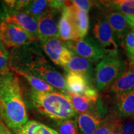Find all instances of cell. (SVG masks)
<instances>
[{
    "label": "cell",
    "instance_id": "obj_1",
    "mask_svg": "<svg viewBox=\"0 0 134 134\" xmlns=\"http://www.w3.org/2000/svg\"><path fill=\"white\" fill-rule=\"evenodd\" d=\"M10 71L22 72L43 80L53 88L66 91L65 78L49 63L36 45L15 48L9 54Z\"/></svg>",
    "mask_w": 134,
    "mask_h": 134
},
{
    "label": "cell",
    "instance_id": "obj_2",
    "mask_svg": "<svg viewBox=\"0 0 134 134\" xmlns=\"http://www.w3.org/2000/svg\"><path fill=\"white\" fill-rule=\"evenodd\" d=\"M0 117L13 131L28 122L19 81L12 73L4 76L0 87Z\"/></svg>",
    "mask_w": 134,
    "mask_h": 134
},
{
    "label": "cell",
    "instance_id": "obj_3",
    "mask_svg": "<svg viewBox=\"0 0 134 134\" xmlns=\"http://www.w3.org/2000/svg\"><path fill=\"white\" fill-rule=\"evenodd\" d=\"M31 99L34 108L48 118L64 120L74 118L77 113L70 99L63 92H41L32 89Z\"/></svg>",
    "mask_w": 134,
    "mask_h": 134
},
{
    "label": "cell",
    "instance_id": "obj_4",
    "mask_svg": "<svg viewBox=\"0 0 134 134\" xmlns=\"http://www.w3.org/2000/svg\"><path fill=\"white\" fill-rule=\"evenodd\" d=\"M127 70V64L115 53H108L97 65L95 83L99 91L109 88Z\"/></svg>",
    "mask_w": 134,
    "mask_h": 134
},
{
    "label": "cell",
    "instance_id": "obj_5",
    "mask_svg": "<svg viewBox=\"0 0 134 134\" xmlns=\"http://www.w3.org/2000/svg\"><path fill=\"white\" fill-rule=\"evenodd\" d=\"M65 43L73 53L86 58L91 62L102 60L108 54L98 42L89 37L77 41L65 42Z\"/></svg>",
    "mask_w": 134,
    "mask_h": 134
},
{
    "label": "cell",
    "instance_id": "obj_6",
    "mask_svg": "<svg viewBox=\"0 0 134 134\" xmlns=\"http://www.w3.org/2000/svg\"><path fill=\"white\" fill-rule=\"evenodd\" d=\"M1 41L8 47L18 48L31 44L35 38L18 25L3 21L0 24Z\"/></svg>",
    "mask_w": 134,
    "mask_h": 134
},
{
    "label": "cell",
    "instance_id": "obj_7",
    "mask_svg": "<svg viewBox=\"0 0 134 134\" xmlns=\"http://www.w3.org/2000/svg\"><path fill=\"white\" fill-rule=\"evenodd\" d=\"M41 42L42 48L50 59L55 65L63 68L74 55L65 42L58 38H50L42 41Z\"/></svg>",
    "mask_w": 134,
    "mask_h": 134
},
{
    "label": "cell",
    "instance_id": "obj_8",
    "mask_svg": "<svg viewBox=\"0 0 134 134\" xmlns=\"http://www.w3.org/2000/svg\"><path fill=\"white\" fill-rule=\"evenodd\" d=\"M93 34L99 45L106 51L107 53H117V46L111 27L106 17L99 19L94 25Z\"/></svg>",
    "mask_w": 134,
    "mask_h": 134
},
{
    "label": "cell",
    "instance_id": "obj_9",
    "mask_svg": "<svg viewBox=\"0 0 134 134\" xmlns=\"http://www.w3.org/2000/svg\"><path fill=\"white\" fill-rule=\"evenodd\" d=\"M61 13L52 10L38 20V37L40 41L50 38H59L58 17Z\"/></svg>",
    "mask_w": 134,
    "mask_h": 134
},
{
    "label": "cell",
    "instance_id": "obj_10",
    "mask_svg": "<svg viewBox=\"0 0 134 134\" xmlns=\"http://www.w3.org/2000/svg\"><path fill=\"white\" fill-rule=\"evenodd\" d=\"M8 23L18 26L27 32L36 41H39L38 37V21L23 11H18L8 14L4 20Z\"/></svg>",
    "mask_w": 134,
    "mask_h": 134
},
{
    "label": "cell",
    "instance_id": "obj_11",
    "mask_svg": "<svg viewBox=\"0 0 134 134\" xmlns=\"http://www.w3.org/2000/svg\"><path fill=\"white\" fill-rule=\"evenodd\" d=\"M58 38L63 42L73 41L80 39L74 22L66 5L61 13L58 22Z\"/></svg>",
    "mask_w": 134,
    "mask_h": 134
},
{
    "label": "cell",
    "instance_id": "obj_12",
    "mask_svg": "<svg viewBox=\"0 0 134 134\" xmlns=\"http://www.w3.org/2000/svg\"><path fill=\"white\" fill-rule=\"evenodd\" d=\"M79 134H93L103 120L101 114L91 111L80 114L76 117Z\"/></svg>",
    "mask_w": 134,
    "mask_h": 134
},
{
    "label": "cell",
    "instance_id": "obj_13",
    "mask_svg": "<svg viewBox=\"0 0 134 134\" xmlns=\"http://www.w3.org/2000/svg\"><path fill=\"white\" fill-rule=\"evenodd\" d=\"M109 24L111 27L115 38L116 37L122 43L124 42V40L130 27L127 23L124 14L118 11H109L105 14Z\"/></svg>",
    "mask_w": 134,
    "mask_h": 134
},
{
    "label": "cell",
    "instance_id": "obj_14",
    "mask_svg": "<svg viewBox=\"0 0 134 134\" xmlns=\"http://www.w3.org/2000/svg\"><path fill=\"white\" fill-rule=\"evenodd\" d=\"M66 91L75 94L83 95L90 86L91 80L85 75L73 72H68L65 76Z\"/></svg>",
    "mask_w": 134,
    "mask_h": 134
},
{
    "label": "cell",
    "instance_id": "obj_15",
    "mask_svg": "<svg viewBox=\"0 0 134 134\" xmlns=\"http://www.w3.org/2000/svg\"><path fill=\"white\" fill-rule=\"evenodd\" d=\"M66 73H80L91 80L93 75V65L91 61L86 58L73 55L67 64L63 67Z\"/></svg>",
    "mask_w": 134,
    "mask_h": 134
},
{
    "label": "cell",
    "instance_id": "obj_16",
    "mask_svg": "<svg viewBox=\"0 0 134 134\" xmlns=\"http://www.w3.org/2000/svg\"><path fill=\"white\" fill-rule=\"evenodd\" d=\"M65 5L69 10L80 38L85 37L88 34L90 28V21L88 13L76 9L72 6L70 1H66Z\"/></svg>",
    "mask_w": 134,
    "mask_h": 134
},
{
    "label": "cell",
    "instance_id": "obj_17",
    "mask_svg": "<svg viewBox=\"0 0 134 134\" xmlns=\"http://www.w3.org/2000/svg\"><path fill=\"white\" fill-rule=\"evenodd\" d=\"M134 90V68L130 65L124 73L109 86V90L115 96Z\"/></svg>",
    "mask_w": 134,
    "mask_h": 134
},
{
    "label": "cell",
    "instance_id": "obj_18",
    "mask_svg": "<svg viewBox=\"0 0 134 134\" xmlns=\"http://www.w3.org/2000/svg\"><path fill=\"white\" fill-rule=\"evenodd\" d=\"M117 114L121 118H129L134 114V90L115 96Z\"/></svg>",
    "mask_w": 134,
    "mask_h": 134
},
{
    "label": "cell",
    "instance_id": "obj_19",
    "mask_svg": "<svg viewBox=\"0 0 134 134\" xmlns=\"http://www.w3.org/2000/svg\"><path fill=\"white\" fill-rule=\"evenodd\" d=\"M63 92L66 94L70 99V102L77 114H82L96 110L94 107L96 104L93 103L90 99L84 95L75 94L66 91Z\"/></svg>",
    "mask_w": 134,
    "mask_h": 134
},
{
    "label": "cell",
    "instance_id": "obj_20",
    "mask_svg": "<svg viewBox=\"0 0 134 134\" xmlns=\"http://www.w3.org/2000/svg\"><path fill=\"white\" fill-rule=\"evenodd\" d=\"M13 132L15 134H59L55 129L36 120L28 121L21 128Z\"/></svg>",
    "mask_w": 134,
    "mask_h": 134
},
{
    "label": "cell",
    "instance_id": "obj_21",
    "mask_svg": "<svg viewBox=\"0 0 134 134\" xmlns=\"http://www.w3.org/2000/svg\"><path fill=\"white\" fill-rule=\"evenodd\" d=\"M52 10L50 1L36 0L29 1V3L22 11L29 14L38 21L42 16Z\"/></svg>",
    "mask_w": 134,
    "mask_h": 134
},
{
    "label": "cell",
    "instance_id": "obj_22",
    "mask_svg": "<svg viewBox=\"0 0 134 134\" xmlns=\"http://www.w3.org/2000/svg\"><path fill=\"white\" fill-rule=\"evenodd\" d=\"M107 8L115 10L125 16H134V0L100 1Z\"/></svg>",
    "mask_w": 134,
    "mask_h": 134
},
{
    "label": "cell",
    "instance_id": "obj_23",
    "mask_svg": "<svg viewBox=\"0 0 134 134\" xmlns=\"http://www.w3.org/2000/svg\"><path fill=\"white\" fill-rule=\"evenodd\" d=\"M17 75L25 78L30 84L33 90L41 92H52L55 91V89L51 85L43 80L38 78L33 75L22 72H15Z\"/></svg>",
    "mask_w": 134,
    "mask_h": 134
},
{
    "label": "cell",
    "instance_id": "obj_24",
    "mask_svg": "<svg viewBox=\"0 0 134 134\" xmlns=\"http://www.w3.org/2000/svg\"><path fill=\"white\" fill-rule=\"evenodd\" d=\"M122 124H123L122 119L117 114H112L103 119L99 127L93 134H109L115 127Z\"/></svg>",
    "mask_w": 134,
    "mask_h": 134
},
{
    "label": "cell",
    "instance_id": "obj_25",
    "mask_svg": "<svg viewBox=\"0 0 134 134\" xmlns=\"http://www.w3.org/2000/svg\"><path fill=\"white\" fill-rule=\"evenodd\" d=\"M76 117L57 121L55 125L57 130H55L59 134H79Z\"/></svg>",
    "mask_w": 134,
    "mask_h": 134
},
{
    "label": "cell",
    "instance_id": "obj_26",
    "mask_svg": "<svg viewBox=\"0 0 134 134\" xmlns=\"http://www.w3.org/2000/svg\"><path fill=\"white\" fill-rule=\"evenodd\" d=\"M9 68V54L3 42H0V76L11 73Z\"/></svg>",
    "mask_w": 134,
    "mask_h": 134
},
{
    "label": "cell",
    "instance_id": "obj_27",
    "mask_svg": "<svg viewBox=\"0 0 134 134\" xmlns=\"http://www.w3.org/2000/svg\"><path fill=\"white\" fill-rule=\"evenodd\" d=\"M124 46L130 65L134 64V29L130 28L124 40Z\"/></svg>",
    "mask_w": 134,
    "mask_h": 134
},
{
    "label": "cell",
    "instance_id": "obj_28",
    "mask_svg": "<svg viewBox=\"0 0 134 134\" xmlns=\"http://www.w3.org/2000/svg\"><path fill=\"white\" fill-rule=\"evenodd\" d=\"M4 4L6 5V8L10 10V13L22 11L24 9L26 5L29 3V1H14V0H10V1H4Z\"/></svg>",
    "mask_w": 134,
    "mask_h": 134
},
{
    "label": "cell",
    "instance_id": "obj_29",
    "mask_svg": "<svg viewBox=\"0 0 134 134\" xmlns=\"http://www.w3.org/2000/svg\"><path fill=\"white\" fill-rule=\"evenodd\" d=\"M70 1L72 6L80 11L86 13H88L94 4V1L88 0H74Z\"/></svg>",
    "mask_w": 134,
    "mask_h": 134
},
{
    "label": "cell",
    "instance_id": "obj_30",
    "mask_svg": "<svg viewBox=\"0 0 134 134\" xmlns=\"http://www.w3.org/2000/svg\"><path fill=\"white\" fill-rule=\"evenodd\" d=\"M119 134H134V119L130 117L127 122L122 124Z\"/></svg>",
    "mask_w": 134,
    "mask_h": 134
},
{
    "label": "cell",
    "instance_id": "obj_31",
    "mask_svg": "<svg viewBox=\"0 0 134 134\" xmlns=\"http://www.w3.org/2000/svg\"><path fill=\"white\" fill-rule=\"evenodd\" d=\"M0 134H14L0 117Z\"/></svg>",
    "mask_w": 134,
    "mask_h": 134
},
{
    "label": "cell",
    "instance_id": "obj_32",
    "mask_svg": "<svg viewBox=\"0 0 134 134\" xmlns=\"http://www.w3.org/2000/svg\"><path fill=\"white\" fill-rule=\"evenodd\" d=\"M125 18L130 28L134 29V16H125Z\"/></svg>",
    "mask_w": 134,
    "mask_h": 134
},
{
    "label": "cell",
    "instance_id": "obj_33",
    "mask_svg": "<svg viewBox=\"0 0 134 134\" xmlns=\"http://www.w3.org/2000/svg\"><path fill=\"white\" fill-rule=\"evenodd\" d=\"M122 125V124L120 125H117L115 127L114 129L112 130L111 132H110V133L109 134H119V132H120V129H121V127Z\"/></svg>",
    "mask_w": 134,
    "mask_h": 134
},
{
    "label": "cell",
    "instance_id": "obj_34",
    "mask_svg": "<svg viewBox=\"0 0 134 134\" xmlns=\"http://www.w3.org/2000/svg\"><path fill=\"white\" fill-rule=\"evenodd\" d=\"M4 76H0V87H1V85H2L3 80H4Z\"/></svg>",
    "mask_w": 134,
    "mask_h": 134
},
{
    "label": "cell",
    "instance_id": "obj_35",
    "mask_svg": "<svg viewBox=\"0 0 134 134\" xmlns=\"http://www.w3.org/2000/svg\"><path fill=\"white\" fill-rule=\"evenodd\" d=\"M2 42V41H1V35H0V42Z\"/></svg>",
    "mask_w": 134,
    "mask_h": 134
},
{
    "label": "cell",
    "instance_id": "obj_36",
    "mask_svg": "<svg viewBox=\"0 0 134 134\" xmlns=\"http://www.w3.org/2000/svg\"><path fill=\"white\" fill-rule=\"evenodd\" d=\"M132 117H133V118L134 119V114H133V115H132Z\"/></svg>",
    "mask_w": 134,
    "mask_h": 134
},
{
    "label": "cell",
    "instance_id": "obj_37",
    "mask_svg": "<svg viewBox=\"0 0 134 134\" xmlns=\"http://www.w3.org/2000/svg\"><path fill=\"white\" fill-rule=\"evenodd\" d=\"M132 66H133V68H134V64H133V65H132Z\"/></svg>",
    "mask_w": 134,
    "mask_h": 134
}]
</instances>
